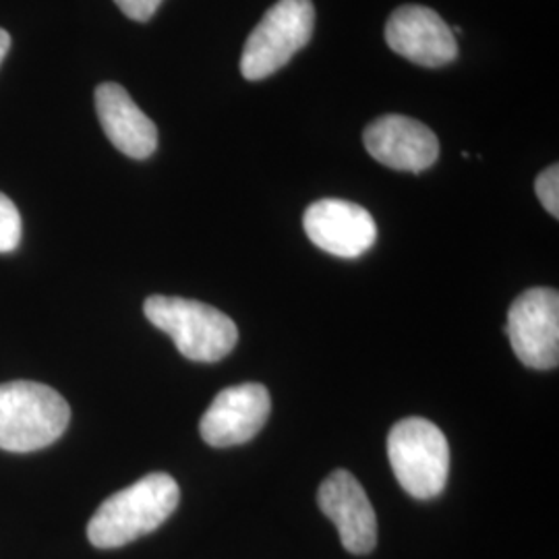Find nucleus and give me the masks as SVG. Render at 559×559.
<instances>
[{
	"label": "nucleus",
	"instance_id": "nucleus-1",
	"mask_svg": "<svg viewBox=\"0 0 559 559\" xmlns=\"http://www.w3.org/2000/svg\"><path fill=\"white\" fill-rule=\"evenodd\" d=\"M180 501L177 480L152 473L104 500L87 524V539L98 549H117L154 533Z\"/></svg>",
	"mask_w": 559,
	"mask_h": 559
},
{
	"label": "nucleus",
	"instance_id": "nucleus-2",
	"mask_svg": "<svg viewBox=\"0 0 559 559\" xmlns=\"http://www.w3.org/2000/svg\"><path fill=\"white\" fill-rule=\"evenodd\" d=\"M71 420L67 400L38 381L0 383V450L36 452L59 440Z\"/></svg>",
	"mask_w": 559,
	"mask_h": 559
},
{
	"label": "nucleus",
	"instance_id": "nucleus-3",
	"mask_svg": "<svg viewBox=\"0 0 559 559\" xmlns=\"http://www.w3.org/2000/svg\"><path fill=\"white\" fill-rule=\"evenodd\" d=\"M143 313L173 338L185 359L195 362H218L239 342L237 323L200 300L156 295L143 302Z\"/></svg>",
	"mask_w": 559,
	"mask_h": 559
},
{
	"label": "nucleus",
	"instance_id": "nucleus-4",
	"mask_svg": "<svg viewBox=\"0 0 559 559\" xmlns=\"http://www.w3.org/2000/svg\"><path fill=\"white\" fill-rule=\"evenodd\" d=\"M388 459L400 487L415 500H433L450 475V445L431 420L408 417L388 436Z\"/></svg>",
	"mask_w": 559,
	"mask_h": 559
},
{
	"label": "nucleus",
	"instance_id": "nucleus-5",
	"mask_svg": "<svg viewBox=\"0 0 559 559\" xmlns=\"http://www.w3.org/2000/svg\"><path fill=\"white\" fill-rule=\"evenodd\" d=\"M316 29L311 0H278L253 27L240 55V73L247 81L274 75L302 50Z\"/></svg>",
	"mask_w": 559,
	"mask_h": 559
},
{
	"label": "nucleus",
	"instance_id": "nucleus-6",
	"mask_svg": "<svg viewBox=\"0 0 559 559\" xmlns=\"http://www.w3.org/2000/svg\"><path fill=\"white\" fill-rule=\"evenodd\" d=\"M514 355L531 369H556L559 362V295L531 288L512 302L506 325Z\"/></svg>",
	"mask_w": 559,
	"mask_h": 559
},
{
	"label": "nucleus",
	"instance_id": "nucleus-7",
	"mask_svg": "<svg viewBox=\"0 0 559 559\" xmlns=\"http://www.w3.org/2000/svg\"><path fill=\"white\" fill-rule=\"evenodd\" d=\"M383 36L402 59L427 69L445 67L459 57L452 27L423 4L399 7L385 23Z\"/></svg>",
	"mask_w": 559,
	"mask_h": 559
},
{
	"label": "nucleus",
	"instance_id": "nucleus-8",
	"mask_svg": "<svg viewBox=\"0 0 559 559\" xmlns=\"http://www.w3.org/2000/svg\"><path fill=\"white\" fill-rule=\"evenodd\" d=\"M272 413V399L261 383L222 390L203 413L200 433L212 448H230L253 440Z\"/></svg>",
	"mask_w": 559,
	"mask_h": 559
},
{
	"label": "nucleus",
	"instance_id": "nucleus-9",
	"mask_svg": "<svg viewBox=\"0 0 559 559\" xmlns=\"http://www.w3.org/2000/svg\"><path fill=\"white\" fill-rule=\"evenodd\" d=\"M302 226L316 247L342 260L365 255L378 239L373 216L353 201H316L307 207Z\"/></svg>",
	"mask_w": 559,
	"mask_h": 559
},
{
	"label": "nucleus",
	"instance_id": "nucleus-10",
	"mask_svg": "<svg viewBox=\"0 0 559 559\" xmlns=\"http://www.w3.org/2000/svg\"><path fill=\"white\" fill-rule=\"evenodd\" d=\"M365 150L371 158L402 173H423L440 158L438 135L420 120L404 115H383L365 133Z\"/></svg>",
	"mask_w": 559,
	"mask_h": 559
},
{
	"label": "nucleus",
	"instance_id": "nucleus-11",
	"mask_svg": "<svg viewBox=\"0 0 559 559\" xmlns=\"http://www.w3.org/2000/svg\"><path fill=\"white\" fill-rule=\"evenodd\" d=\"M320 510L336 524L342 547L367 556L378 545V519L362 485L348 471H334L318 491Z\"/></svg>",
	"mask_w": 559,
	"mask_h": 559
},
{
	"label": "nucleus",
	"instance_id": "nucleus-12",
	"mask_svg": "<svg viewBox=\"0 0 559 559\" xmlns=\"http://www.w3.org/2000/svg\"><path fill=\"white\" fill-rule=\"evenodd\" d=\"M96 112L110 143L133 160L150 158L158 147V129L119 83L96 87Z\"/></svg>",
	"mask_w": 559,
	"mask_h": 559
},
{
	"label": "nucleus",
	"instance_id": "nucleus-13",
	"mask_svg": "<svg viewBox=\"0 0 559 559\" xmlns=\"http://www.w3.org/2000/svg\"><path fill=\"white\" fill-rule=\"evenodd\" d=\"M21 216L17 205L0 193V253H11L20 247Z\"/></svg>",
	"mask_w": 559,
	"mask_h": 559
},
{
	"label": "nucleus",
	"instance_id": "nucleus-14",
	"mask_svg": "<svg viewBox=\"0 0 559 559\" xmlns=\"http://www.w3.org/2000/svg\"><path fill=\"white\" fill-rule=\"evenodd\" d=\"M535 191L539 195L543 207L554 216L559 218V166L554 164L545 168L535 180Z\"/></svg>",
	"mask_w": 559,
	"mask_h": 559
},
{
	"label": "nucleus",
	"instance_id": "nucleus-15",
	"mask_svg": "<svg viewBox=\"0 0 559 559\" xmlns=\"http://www.w3.org/2000/svg\"><path fill=\"white\" fill-rule=\"evenodd\" d=\"M115 4L119 7L120 11L133 21H150L158 7L162 4V0H115Z\"/></svg>",
	"mask_w": 559,
	"mask_h": 559
},
{
	"label": "nucleus",
	"instance_id": "nucleus-16",
	"mask_svg": "<svg viewBox=\"0 0 559 559\" xmlns=\"http://www.w3.org/2000/svg\"><path fill=\"white\" fill-rule=\"evenodd\" d=\"M9 48H11V36L4 29H0V62L7 57Z\"/></svg>",
	"mask_w": 559,
	"mask_h": 559
}]
</instances>
